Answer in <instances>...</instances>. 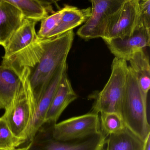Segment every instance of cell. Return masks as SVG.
I'll return each instance as SVG.
<instances>
[{"label": "cell", "mask_w": 150, "mask_h": 150, "mask_svg": "<svg viewBox=\"0 0 150 150\" xmlns=\"http://www.w3.org/2000/svg\"><path fill=\"white\" fill-rule=\"evenodd\" d=\"M143 150H150V134L148 135L147 138L144 142Z\"/></svg>", "instance_id": "obj_23"}, {"label": "cell", "mask_w": 150, "mask_h": 150, "mask_svg": "<svg viewBox=\"0 0 150 150\" xmlns=\"http://www.w3.org/2000/svg\"><path fill=\"white\" fill-rule=\"evenodd\" d=\"M19 75L22 80L21 86L12 104L5 110L1 117L14 135L26 142V134L31 122L35 101L26 74L22 71Z\"/></svg>", "instance_id": "obj_3"}, {"label": "cell", "mask_w": 150, "mask_h": 150, "mask_svg": "<svg viewBox=\"0 0 150 150\" xmlns=\"http://www.w3.org/2000/svg\"><path fill=\"white\" fill-rule=\"evenodd\" d=\"M127 61L115 57L112 73L103 90L96 96L92 112L99 114L115 112L119 114L128 74Z\"/></svg>", "instance_id": "obj_4"}, {"label": "cell", "mask_w": 150, "mask_h": 150, "mask_svg": "<svg viewBox=\"0 0 150 150\" xmlns=\"http://www.w3.org/2000/svg\"><path fill=\"white\" fill-rule=\"evenodd\" d=\"M67 71L64 72L46 115L45 123L55 124L61 114L71 102L77 98Z\"/></svg>", "instance_id": "obj_11"}, {"label": "cell", "mask_w": 150, "mask_h": 150, "mask_svg": "<svg viewBox=\"0 0 150 150\" xmlns=\"http://www.w3.org/2000/svg\"><path fill=\"white\" fill-rule=\"evenodd\" d=\"M138 26L150 29V0L140 1Z\"/></svg>", "instance_id": "obj_22"}, {"label": "cell", "mask_w": 150, "mask_h": 150, "mask_svg": "<svg viewBox=\"0 0 150 150\" xmlns=\"http://www.w3.org/2000/svg\"><path fill=\"white\" fill-rule=\"evenodd\" d=\"M62 18L57 27L46 38H53L67 32L87 21L91 13V8L79 9L75 6L65 5Z\"/></svg>", "instance_id": "obj_15"}, {"label": "cell", "mask_w": 150, "mask_h": 150, "mask_svg": "<svg viewBox=\"0 0 150 150\" xmlns=\"http://www.w3.org/2000/svg\"><path fill=\"white\" fill-rule=\"evenodd\" d=\"M130 67L136 77L144 97L147 100L150 87L149 59L144 49L135 53L129 59Z\"/></svg>", "instance_id": "obj_16"}, {"label": "cell", "mask_w": 150, "mask_h": 150, "mask_svg": "<svg viewBox=\"0 0 150 150\" xmlns=\"http://www.w3.org/2000/svg\"><path fill=\"white\" fill-rule=\"evenodd\" d=\"M37 22L34 20L24 18L4 47L5 52L2 59H6L18 53L37 40L38 37L35 30Z\"/></svg>", "instance_id": "obj_12"}, {"label": "cell", "mask_w": 150, "mask_h": 150, "mask_svg": "<svg viewBox=\"0 0 150 150\" xmlns=\"http://www.w3.org/2000/svg\"><path fill=\"white\" fill-rule=\"evenodd\" d=\"M101 130L99 114L92 112L54 124L52 134L56 140L71 141L89 137Z\"/></svg>", "instance_id": "obj_7"}, {"label": "cell", "mask_w": 150, "mask_h": 150, "mask_svg": "<svg viewBox=\"0 0 150 150\" xmlns=\"http://www.w3.org/2000/svg\"><path fill=\"white\" fill-rule=\"evenodd\" d=\"M104 41L116 58L129 61L135 53L149 47L150 29L138 26L131 36Z\"/></svg>", "instance_id": "obj_10"}, {"label": "cell", "mask_w": 150, "mask_h": 150, "mask_svg": "<svg viewBox=\"0 0 150 150\" xmlns=\"http://www.w3.org/2000/svg\"><path fill=\"white\" fill-rule=\"evenodd\" d=\"M126 1L91 0L92 8L90 16L78 29L77 35L85 40L103 38L108 22Z\"/></svg>", "instance_id": "obj_6"}, {"label": "cell", "mask_w": 150, "mask_h": 150, "mask_svg": "<svg viewBox=\"0 0 150 150\" xmlns=\"http://www.w3.org/2000/svg\"><path fill=\"white\" fill-rule=\"evenodd\" d=\"M25 141L15 137L5 121L0 117V149H11L18 148Z\"/></svg>", "instance_id": "obj_20"}, {"label": "cell", "mask_w": 150, "mask_h": 150, "mask_svg": "<svg viewBox=\"0 0 150 150\" xmlns=\"http://www.w3.org/2000/svg\"><path fill=\"white\" fill-rule=\"evenodd\" d=\"M22 83L20 75L6 63L0 65V109H8L12 104Z\"/></svg>", "instance_id": "obj_13"}, {"label": "cell", "mask_w": 150, "mask_h": 150, "mask_svg": "<svg viewBox=\"0 0 150 150\" xmlns=\"http://www.w3.org/2000/svg\"><path fill=\"white\" fill-rule=\"evenodd\" d=\"M141 0H127L111 18L106 30L104 40L131 36L138 26Z\"/></svg>", "instance_id": "obj_8"}, {"label": "cell", "mask_w": 150, "mask_h": 150, "mask_svg": "<svg viewBox=\"0 0 150 150\" xmlns=\"http://www.w3.org/2000/svg\"><path fill=\"white\" fill-rule=\"evenodd\" d=\"M37 1L44 4L50 5V4L55 3L60 1V0H37Z\"/></svg>", "instance_id": "obj_24"}, {"label": "cell", "mask_w": 150, "mask_h": 150, "mask_svg": "<svg viewBox=\"0 0 150 150\" xmlns=\"http://www.w3.org/2000/svg\"><path fill=\"white\" fill-rule=\"evenodd\" d=\"M67 62L56 70L44 93L35 106L32 113L31 122L26 134V142H30L39 129L45 123L46 115L63 75L67 71Z\"/></svg>", "instance_id": "obj_9"}, {"label": "cell", "mask_w": 150, "mask_h": 150, "mask_svg": "<svg viewBox=\"0 0 150 150\" xmlns=\"http://www.w3.org/2000/svg\"><path fill=\"white\" fill-rule=\"evenodd\" d=\"M11 4L18 9L25 18L41 21L52 10L51 5L44 4L37 0H0Z\"/></svg>", "instance_id": "obj_18"}, {"label": "cell", "mask_w": 150, "mask_h": 150, "mask_svg": "<svg viewBox=\"0 0 150 150\" xmlns=\"http://www.w3.org/2000/svg\"><path fill=\"white\" fill-rule=\"evenodd\" d=\"M119 115L126 127L144 142L150 134L147 100L144 97L130 66Z\"/></svg>", "instance_id": "obj_2"}, {"label": "cell", "mask_w": 150, "mask_h": 150, "mask_svg": "<svg viewBox=\"0 0 150 150\" xmlns=\"http://www.w3.org/2000/svg\"><path fill=\"white\" fill-rule=\"evenodd\" d=\"M54 124L45 123L28 143L26 150H103L107 136L102 130L89 137L71 141L56 140L52 134Z\"/></svg>", "instance_id": "obj_5"}, {"label": "cell", "mask_w": 150, "mask_h": 150, "mask_svg": "<svg viewBox=\"0 0 150 150\" xmlns=\"http://www.w3.org/2000/svg\"><path fill=\"white\" fill-rule=\"evenodd\" d=\"M107 136L106 150H143L144 141L127 127Z\"/></svg>", "instance_id": "obj_17"}, {"label": "cell", "mask_w": 150, "mask_h": 150, "mask_svg": "<svg viewBox=\"0 0 150 150\" xmlns=\"http://www.w3.org/2000/svg\"><path fill=\"white\" fill-rule=\"evenodd\" d=\"M26 146L25 147H23V148H15V149H0V150H26Z\"/></svg>", "instance_id": "obj_25"}, {"label": "cell", "mask_w": 150, "mask_h": 150, "mask_svg": "<svg viewBox=\"0 0 150 150\" xmlns=\"http://www.w3.org/2000/svg\"><path fill=\"white\" fill-rule=\"evenodd\" d=\"M73 30L48 38H40L19 52L2 62L19 74H26L35 101L43 95L58 69L67 62L74 40Z\"/></svg>", "instance_id": "obj_1"}, {"label": "cell", "mask_w": 150, "mask_h": 150, "mask_svg": "<svg viewBox=\"0 0 150 150\" xmlns=\"http://www.w3.org/2000/svg\"><path fill=\"white\" fill-rule=\"evenodd\" d=\"M100 120L101 130L107 136L119 132L126 127L121 116L117 113H101Z\"/></svg>", "instance_id": "obj_19"}, {"label": "cell", "mask_w": 150, "mask_h": 150, "mask_svg": "<svg viewBox=\"0 0 150 150\" xmlns=\"http://www.w3.org/2000/svg\"><path fill=\"white\" fill-rule=\"evenodd\" d=\"M63 8L53 13L50 16H48L41 20V25L38 37L40 38H46L48 34L53 30L60 23L62 18Z\"/></svg>", "instance_id": "obj_21"}, {"label": "cell", "mask_w": 150, "mask_h": 150, "mask_svg": "<svg viewBox=\"0 0 150 150\" xmlns=\"http://www.w3.org/2000/svg\"><path fill=\"white\" fill-rule=\"evenodd\" d=\"M24 18L15 6L6 2H0V45L5 47Z\"/></svg>", "instance_id": "obj_14"}]
</instances>
